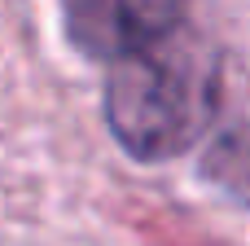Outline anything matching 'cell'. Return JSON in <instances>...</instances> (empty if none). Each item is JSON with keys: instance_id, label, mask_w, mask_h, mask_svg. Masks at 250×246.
Returning <instances> with one entry per match:
<instances>
[{"instance_id": "6da1fadb", "label": "cell", "mask_w": 250, "mask_h": 246, "mask_svg": "<svg viewBox=\"0 0 250 246\" xmlns=\"http://www.w3.org/2000/svg\"><path fill=\"white\" fill-rule=\"evenodd\" d=\"M220 106V66L211 44L193 31H167L110 62L105 75V128L141 158L163 163L193 150Z\"/></svg>"}, {"instance_id": "7a4b0ae2", "label": "cell", "mask_w": 250, "mask_h": 246, "mask_svg": "<svg viewBox=\"0 0 250 246\" xmlns=\"http://www.w3.org/2000/svg\"><path fill=\"white\" fill-rule=\"evenodd\" d=\"M189 0H62L66 35L79 53L114 62L176 31Z\"/></svg>"}, {"instance_id": "3957f363", "label": "cell", "mask_w": 250, "mask_h": 246, "mask_svg": "<svg viewBox=\"0 0 250 246\" xmlns=\"http://www.w3.org/2000/svg\"><path fill=\"white\" fill-rule=\"evenodd\" d=\"M202 176L220 185L233 202L250 207V123L215 132V141L202 154Z\"/></svg>"}]
</instances>
